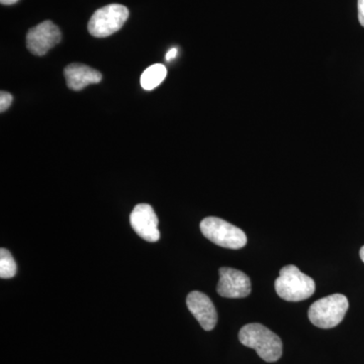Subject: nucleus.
<instances>
[{
  "instance_id": "nucleus-10",
  "label": "nucleus",
  "mask_w": 364,
  "mask_h": 364,
  "mask_svg": "<svg viewBox=\"0 0 364 364\" xmlns=\"http://www.w3.org/2000/svg\"><path fill=\"white\" fill-rule=\"evenodd\" d=\"M67 86L72 90H82L86 86L97 85L102 81L100 71L80 63H72L64 70Z\"/></svg>"
},
{
  "instance_id": "nucleus-3",
  "label": "nucleus",
  "mask_w": 364,
  "mask_h": 364,
  "mask_svg": "<svg viewBox=\"0 0 364 364\" xmlns=\"http://www.w3.org/2000/svg\"><path fill=\"white\" fill-rule=\"evenodd\" d=\"M349 308L348 299L343 294H335L318 299L309 309V318L316 327L331 329L342 322Z\"/></svg>"
},
{
  "instance_id": "nucleus-16",
  "label": "nucleus",
  "mask_w": 364,
  "mask_h": 364,
  "mask_svg": "<svg viewBox=\"0 0 364 364\" xmlns=\"http://www.w3.org/2000/svg\"><path fill=\"white\" fill-rule=\"evenodd\" d=\"M18 1H20V0H0L1 4H4V6H11V4H16Z\"/></svg>"
},
{
  "instance_id": "nucleus-8",
  "label": "nucleus",
  "mask_w": 364,
  "mask_h": 364,
  "mask_svg": "<svg viewBox=\"0 0 364 364\" xmlns=\"http://www.w3.org/2000/svg\"><path fill=\"white\" fill-rule=\"evenodd\" d=\"M130 221L132 228L144 240L154 243L160 239L158 218L154 210L147 203H140L134 208Z\"/></svg>"
},
{
  "instance_id": "nucleus-13",
  "label": "nucleus",
  "mask_w": 364,
  "mask_h": 364,
  "mask_svg": "<svg viewBox=\"0 0 364 364\" xmlns=\"http://www.w3.org/2000/svg\"><path fill=\"white\" fill-rule=\"evenodd\" d=\"M13 95L6 91L2 90L0 92V112H4L9 109L11 107V102H13Z\"/></svg>"
},
{
  "instance_id": "nucleus-6",
  "label": "nucleus",
  "mask_w": 364,
  "mask_h": 364,
  "mask_svg": "<svg viewBox=\"0 0 364 364\" xmlns=\"http://www.w3.org/2000/svg\"><path fill=\"white\" fill-rule=\"evenodd\" d=\"M61 31L51 21H45L31 28L26 35V48L35 56H44L61 42Z\"/></svg>"
},
{
  "instance_id": "nucleus-9",
  "label": "nucleus",
  "mask_w": 364,
  "mask_h": 364,
  "mask_svg": "<svg viewBox=\"0 0 364 364\" xmlns=\"http://www.w3.org/2000/svg\"><path fill=\"white\" fill-rule=\"evenodd\" d=\"M186 306L205 331L214 329L218 322L217 311L207 294L191 291L186 298Z\"/></svg>"
},
{
  "instance_id": "nucleus-15",
  "label": "nucleus",
  "mask_w": 364,
  "mask_h": 364,
  "mask_svg": "<svg viewBox=\"0 0 364 364\" xmlns=\"http://www.w3.org/2000/svg\"><path fill=\"white\" fill-rule=\"evenodd\" d=\"M177 52H178V50H177V48H172V49H170L168 52H167L166 56H165V60H166L167 62L172 61L177 56Z\"/></svg>"
},
{
  "instance_id": "nucleus-11",
  "label": "nucleus",
  "mask_w": 364,
  "mask_h": 364,
  "mask_svg": "<svg viewBox=\"0 0 364 364\" xmlns=\"http://www.w3.org/2000/svg\"><path fill=\"white\" fill-rule=\"evenodd\" d=\"M166 76V67L163 64H153L143 72L141 76V86L145 90H153L161 85Z\"/></svg>"
},
{
  "instance_id": "nucleus-17",
  "label": "nucleus",
  "mask_w": 364,
  "mask_h": 364,
  "mask_svg": "<svg viewBox=\"0 0 364 364\" xmlns=\"http://www.w3.org/2000/svg\"><path fill=\"white\" fill-rule=\"evenodd\" d=\"M360 258L361 260H363L364 262V246L363 248L360 249Z\"/></svg>"
},
{
  "instance_id": "nucleus-14",
  "label": "nucleus",
  "mask_w": 364,
  "mask_h": 364,
  "mask_svg": "<svg viewBox=\"0 0 364 364\" xmlns=\"http://www.w3.org/2000/svg\"><path fill=\"white\" fill-rule=\"evenodd\" d=\"M358 21L360 25L364 26V0H358Z\"/></svg>"
},
{
  "instance_id": "nucleus-1",
  "label": "nucleus",
  "mask_w": 364,
  "mask_h": 364,
  "mask_svg": "<svg viewBox=\"0 0 364 364\" xmlns=\"http://www.w3.org/2000/svg\"><path fill=\"white\" fill-rule=\"evenodd\" d=\"M242 344L252 348L267 363H275L282 355V342L275 333L265 326L251 323L239 332Z\"/></svg>"
},
{
  "instance_id": "nucleus-4",
  "label": "nucleus",
  "mask_w": 364,
  "mask_h": 364,
  "mask_svg": "<svg viewBox=\"0 0 364 364\" xmlns=\"http://www.w3.org/2000/svg\"><path fill=\"white\" fill-rule=\"evenodd\" d=\"M200 231L215 245L228 249H241L247 243V237L240 228L217 217H208L200 223Z\"/></svg>"
},
{
  "instance_id": "nucleus-7",
  "label": "nucleus",
  "mask_w": 364,
  "mask_h": 364,
  "mask_svg": "<svg viewBox=\"0 0 364 364\" xmlns=\"http://www.w3.org/2000/svg\"><path fill=\"white\" fill-rule=\"evenodd\" d=\"M220 280L217 291L223 298L243 299L251 293V282L248 275L234 268H220Z\"/></svg>"
},
{
  "instance_id": "nucleus-12",
  "label": "nucleus",
  "mask_w": 364,
  "mask_h": 364,
  "mask_svg": "<svg viewBox=\"0 0 364 364\" xmlns=\"http://www.w3.org/2000/svg\"><path fill=\"white\" fill-rule=\"evenodd\" d=\"M16 273V263L7 249H0V277L11 279Z\"/></svg>"
},
{
  "instance_id": "nucleus-2",
  "label": "nucleus",
  "mask_w": 364,
  "mask_h": 364,
  "mask_svg": "<svg viewBox=\"0 0 364 364\" xmlns=\"http://www.w3.org/2000/svg\"><path fill=\"white\" fill-rule=\"evenodd\" d=\"M275 291L287 301H301L311 298L315 293V282L294 265L282 268L275 280Z\"/></svg>"
},
{
  "instance_id": "nucleus-5",
  "label": "nucleus",
  "mask_w": 364,
  "mask_h": 364,
  "mask_svg": "<svg viewBox=\"0 0 364 364\" xmlns=\"http://www.w3.org/2000/svg\"><path fill=\"white\" fill-rule=\"evenodd\" d=\"M129 18V9L122 4H109L97 9L88 23V32L95 38H105L121 30Z\"/></svg>"
}]
</instances>
